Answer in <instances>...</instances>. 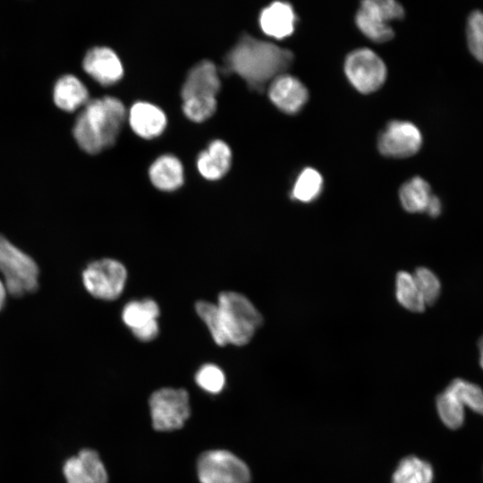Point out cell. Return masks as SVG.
<instances>
[{
  "label": "cell",
  "mask_w": 483,
  "mask_h": 483,
  "mask_svg": "<svg viewBox=\"0 0 483 483\" xmlns=\"http://www.w3.org/2000/svg\"><path fill=\"white\" fill-rule=\"evenodd\" d=\"M221 87L216 65L208 60L196 64L188 73L182 87V100L195 97H215Z\"/></svg>",
  "instance_id": "4fadbf2b"
},
{
  "label": "cell",
  "mask_w": 483,
  "mask_h": 483,
  "mask_svg": "<svg viewBox=\"0 0 483 483\" xmlns=\"http://www.w3.org/2000/svg\"><path fill=\"white\" fill-rule=\"evenodd\" d=\"M344 71L352 86L364 94L378 89L386 78L385 63L369 48L351 52L345 59Z\"/></svg>",
  "instance_id": "ba28073f"
},
{
  "label": "cell",
  "mask_w": 483,
  "mask_h": 483,
  "mask_svg": "<svg viewBox=\"0 0 483 483\" xmlns=\"http://www.w3.org/2000/svg\"><path fill=\"white\" fill-rule=\"evenodd\" d=\"M463 401L447 386L437 396L436 409L442 422L451 429L459 428L464 421Z\"/></svg>",
  "instance_id": "7402d4cb"
},
{
  "label": "cell",
  "mask_w": 483,
  "mask_h": 483,
  "mask_svg": "<svg viewBox=\"0 0 483 483\" xmlns=\"http://www.w3.org/2000/svg\"><path fill=\"white\" fill-rule=\"evenodd\" d=\"M355 21L360 31L369 39L383 43L394 38V30L389 22L365 1L357 12Z\"/></svg>",
  "instance_id": "d6986e66"
},
{
  "label": "cell",
  "mask_w": 483,
  "mask_h": 483,
  "mask_svg": "<svg viewBox=\"0 0 483 483\" xmlns=\"http://www.w3.org/2000/svg\"><path fill=\"white\" fill-rule=\"evenodd\" d=\"M153 428L157 431L181 428L190 417L189 394L184 389L161 388L149 399Z\"/></svg>",
  "instance_id": "8992f818"
},
{
  "label": "cell",
  "mask_w": 483,
  "mask_h": 483,
  "mask_svg": "<svg viewBox=\"0 0 483 483\" xmlns=\"http://www.w3.org/2000/svg\"><path fill=\"white\" fill-rule=\"evenodd\" d=\"M84 71L98 83L108 86L121 80L123 68L118 55L106 47H95L85 55Z\"/></svg>",
  "instance_id": "8fae6325"
},
{
  "label": "cell",
  "mask_w": 483,
  "mask_h": 483,
  "mask_svg": "<svg viewBox=\"0 0 483 483\" xmlns=\"http://www.w3.org/2000/svg\"><path fill=\"white\" fill-rule=\"evenodd\" d=\"M200 483H250V472L247 464L226 450L203 453L197 464Z\"/></svg>",
  "instance_id": "5b68a950"
},
{
  "label": "cell",
  "mask_w": 483,
  "mask_h": 483,
  "mask_svg": "<svg viewBox=\"0 0 483 483\" xmlns=\"http://www.w3.org/2000/svg\"><path fill=\"white\" fill-rule=\"evenodd\" d=\"M159 307L157 303L149 298L128 302L122 311L123 323L131 330L144 326L145 324L157 320Z\"/></svg>",
  "instance_id": "cb8c5ba5"
},
{
  "label": "cell",
  "mask_w": 483,
  "mask_h": 483,
  "mask_svg": "<svg viewBox=\"0 0 483 483\" xmlns=\"http://www.w3.org/2000/svg\"><path fill=\"white\" fill-rule=\"evenodd\" d=\"M215 97H195L183 100L182 111L193 122H203L216 111Z\"/></svg>",
  "instance_id": "f1b7e54d"
},
{
  "label": "cell",
  "mask_w": 483,
  "mask_h": 483,
  "mask_svg": "<svg viewBox=\"0 0 483 483\" xmlns=\"http://www.w3.org/2000/svg\"><path fill=\"white\" fill-rule=\"evenodd\" d=\"M448 386L463 401L466 407L483 414V390L480 386L462 378L453 379Z\"/></svg>",
  "instance_id": "4316f807"
},
{
  "label": "cell",
  "mask_w": 483,
  "mask_h": 483,
  "mask_svg": "<svg viewBox=\"0 0 483 483\" xmlns=\"http://www.w3.org/2000/svg\"><path fill=\"white\" fill-rule=\"evenodd\" d=\"M442 205L440 199L436 195H432L426 212L432 217H436L440 215Z\"/></svg>",
  "instance_id": "d6a6232c"
},
{
  "label": "cell",
  "mask_w": 483,
  "mask_h": 483,
  "mask_svg": "<svg viewBox=\"0 0 483 483\" xmlns=\"http://www.w3.org/2000/svg\"><path fill=\"white\" fill-rule=\"evenodd\" d=\"M395 295L398 302L412 312H422L426 303L412 274L400 271L395 279Z\"/></svg>",
  "instance_id": "603a6c76"
},
{
  "label": "cell",
  "mask_w": 483,
  "mask_h": 483,
  "mask_svg": "<svg viewBox=\"0 0 483 483\" xmlns=\"http://www.w3.org/2000/svg\"><path fill=\"white\" fill-rule=\"evenodd\" d=\"M195 380L203 390L211 394H217L224 388L225 377L218 366L205 364L197 371Z\"/></svg>",
  "instance_id": "4dcf8cb0"
},
{
  "label": "cell",
  "mask_w": 483,
  "mask_h": 483,
  "mask_svg": "<svg viewBox=\"0 0 483 483\" xmlns=\"http://www.w3.org/2000/svg\"><path fill=\"white\" fill-rule=\"evenodd\" d=\"M296 16L291 4L274 2L260 13L259 24L263 32L272 38L282 39L294 30Z\"/></svg>",
  "instance_id": "9a60e30c"
},
{
  "label": "cell",
  "mask_w": 483,
  "mask_h": 483,
  "mask_svg": "<svg viewBox=\"0 0 483 483\" xmlns=\"http://www.w3.org/2000/svg\"><path fill=\"white\" fill-rule=\"evenodd\" d=\"M195 309L206 324L215 343L220 346L227 344L217 305L206 301H199L195 304Z\"/></svg>",
  "instance_id": "484cf974"
},
{
  "label": "cell",
  "mask_w": 483,
  "mask_h": 483,
  "mask_svg": "<svg viewBox=\"0 0 483 483\" xmlns=\"http://www.w3.org/2000/svg\"><path fill=\"white\" fill-rule=\"evenodd\" d=\"M479 363H480L481 368L483 369V336L479 340Z\"/></svg>",
  "instance_id": "e575fe53"
},
{
  "label": "cell",
  "mask_w": 483,
  "mask_h": 483,
  "mask_svg": "<svg viewBox=\"0 0 483 483\" xmlns=\"http://www.w3.org/2000/svg\"><path fill=\"white\" fill-rule=\"evenodd\" d=\"M227 343H248L263 323L261 314L243 294L223 292L216 303Z\"/></svg>",
  "instance_id": "3957f363"
},
{
  "label": "cell",
  "mask_w": 483,
  "mask_h": 483,
  "mask_svg": "<svg viewBox=\"0 0 483 483\" xmlns=\"http://www.w3.org/2000/svg\"><path fill=\"white\" fill-rule=\"evenodd\" d=\"M466 35L471 54L483 63V12H472L467 21Z\"/></svg>",
  "instance_id": "83f0119b"
},
{
  "label": "cell",
  "mask_w": 483,
  "mask_h": 483,
  "mask_svg": "<svg viewBox=\"0 0 483 483\" xmlns=\"http://www.w3.org/2000/svg\"><path fill=\"white\" fill-rule=\"evenodd\" d=\"M0 272L12 296L20 297L38 288V265L3 235H0Z\"/></svg>",
  "instance_id": "277c9868"
},
{
  "label": "cell",
  "mask_w": 483,
  "mask_h": 483,
  "mask_svg": "<svg viewBox=\"0 0 483 483\" xmlns=\"http://www.w3.org/2000/svg\"><path fill=\"white\" fill-rule=\"evenodd\" d=\"M432 195L429 184L419 176L403 183L399 191L401 204L410 213L426 212Z\"/></svg>",
  "instance_id": "ffe728a7"
},
{
  "label": "cell",
  "mask_w": 483,
  "mask_h": 483,
  "mask_svg": "<svg viewBox=\"0 0 483 483\" xmlns=\"http://www.w3.org/2000/svg\"><path fill=\"white\" fill-rule=\"evenodd\" d=\"M148 174L152 184L158 190L172 191L183 183V168L180 160L172 155H164L150 165Z\"/></svg>",
  "instance_id": "e0dca14e"
},
{
  "label": "cell",
  "mask_w": 483,
  "mask_h": 483,
  "mask_svg": "<svg viewBox=\"0 0 483 483\" xmlns=\"http://www.w3.org/2000/svg\"><path fill=\"white\" fill-rule=\"evenodd\" d=\"M125 116V107L116 97L88 101L75 120L73 137L81 149L97 154L115 142Z\"/></svg>",
  "instance_id": "7a4b0ae2"
},
{
  "label": "cell",
  "mask_w": 483,
  "mask_h": 483,
  "mask_svg": "<svg viewBox=\"0 0 483 483\" xmlns=\"http://www.w3.org/2000/svg\"><path fill=\"white\" fill-rule=\"evenodd\" d=\"M268 96L277 108L292 114L301 109L308 100L309 93L300 80L283 73L271 81Z\"/></svg>",
  "instance_id": "7c38bea8"
},
{
  "label": "cell",
  "mask_w": 483,
  "mask_h": 483,
  "mask_svg": "<svg viewBox=\"0 0 483 483\" xmlns=\"http://www.w3.org/2000/svg\"><path fill=\"white\" fill-rule=\"evenodd\" d=\"M129 122L137 135L152 139L165 130L166 116L158 106L151 103L137 102L130 109Z\"/></svg>",
  "instance_id": "5bb4252c"
},
{
  "label": "cell",
  "mask_w": 483,
  "mask_h": 483,
  "mask_svg": "<svg viewBox=\"0 0 483 483\" xmlns=\"http://www.w3.org/2000/svg\"><path fill=\"white\" fill-rule=\"evenodd\" d=\"M413 277L426 305L433 304L438 298L441 284L437 276L427 267H418Z\"/></svg>",
  "instance_id": "f546056e"
},
{
  "label": "cell",
  "mask_w": 483,
  "mask_h": 483,
  "mask_svg": "<svg viewBox=\"0 0 483 483\" xmlns=\"http://www.w3.org/2000/svg\"><path fill=\"white\" fill-rule=\"evenodd\" d=\"M53 99L57 107L72 112L89 101V91L86 86L72 74L60 77L53 90Z\"/></svg>",
  "instance_id": "ac0fdd59"
},
{
  "label": "cell",
  "mask_w": 483,
  "mask_h": 483,
  "mask_svg": "<svg viewBox=\"0 0 483 483\" xmlns=\"http://www.w3.org/2000/svg\"><path fill=\"white\" fill-rule=\"evenodd\" d=\"M136 338L142 342H148L155 339L159 331L157 320L150 321L144 326L131 330Z\"/></svg>",
  "instance_id": "1f68e13d"
},
{
  "label": "cell",
  "mask_w": 483,
  "mask_h": 483,
  "mask_svg": "<svg viewBox=\"0 0 483 483\" xmlns=\"http://www.w3.org/2000/svg\"><path fill=\"white\" fill-rule=\"evenodd\" d=\"M292 60L289 49L245 34L226 55L225 66L242 77L251 89L262 91L267 82L291 66Z\"/></svg>",
  "instance_id": "6da1fadb"
},
{
  "label": "cell",
  "mask_w": 483,
  "mask_h": 483,
  "mask_svg": "<svg viewBox=\"0 0 483 483\" xmlns=\"http://www.w3.org/2000/svg\"><path fill=\"white\" fill-rule=\"evenodd\" d=\"M422 144L419 130L406 121H392L378 139V149L386 157L404 158L413 156Z\"/></svg>",
  "instance_id": "9c48e42d"
},
{
  "label": "cell",
  "mask_w": 483,
  "mask_h": 483,
  "mask_svg": "<svg viewBox=\"0 0 483 483\" xmlns=\"http://www.w3.org/2000/svg\"><path fill=\"white\" fill-rule=\"evenodd\" d=\"M232 152L223 140L212 141L197 159V167L200 174L208 180H218L229 170Z\"/></svg>",
  "instance_id": "2e32d148"
},
{
  "label": "cell",
  "mask_w": 483,
  "mask_h": 483,
  "mask_svg": "<svg viewBox=\"0 0 483 483\" xmlns=\"http://www.w3.org/2000/svg\"><path fill=\"white\" fill-rule=\"evenodd\" d=\"M66 483H107L108 475L98 453L82 449L67 459L63 467Z\"/></svg>",
  "instance_id": "30bf717a"
},
{
  "label": "cell",
  "mask_w": 483,
  "mask_h": 483,
  "mask_svg": "<svg viewBox=\"0 0 483 483\" xmlns=\"http://www.w3.org/2000/svg\"><path fill=\"white\" fill-rule=\"evenodd\" d=\"M127 270L119 261L102 258L89 263L82 272L85 289L95 298L114 301L123 292Z\"/></svg>",
  "instance_id": "52a82bcc"
},
{
  "label": "cell",
  "mask_w": 483,
  "mask_h": 483,
  "mask_svg": "<svg viewBox=\"0 0 483 483\" xmlns=\"http://www.w3.org/2000/svg\"><path fill=\"white\" fill-rule=\"evenodd\" d=\"M434 471L429 462L416 457L402 459L393 474V483H432Z\"/></svg>",
  "instance_id": "44dd1931"
},
{
  "label": "cell",
  "mask_w": 483,
  "mask_h": 483,
  "mask_svg": "<svg viewBox=\"0 0 483 483\" xmlns=\"http://www.w3.org/2000/svg\"><path fill=\"white\" fill-rule=\"evenodd\" d=\"M322 186L323 179L321 174L313 168H305L294 182L292 197L301 202H310L320 194Z\"/></svg>",
  "instance_id": "d4e9b609"
},
{
  "label": "cell",
  "mask_w": 483,
  "mask_h": 483,
  "mask_svg": "<svg viewBox=\"0 0 483 483\" xmlns=\"http://www.w3.org/2000/svg\"><path fill=\"white\" fill-rule=\"evenodd\" d=\"M7 290L4 285V283L0 279V310L3 309L5 299H6Z\"/></svg>",
  "instance_id": "836d02e7"
}]
</instances>
